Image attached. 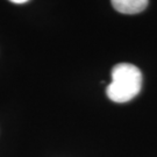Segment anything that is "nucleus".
Listing matches in <instances>:
<instances>
[{"label": "nucleus", "mask_w": 157, "mask_h": 157, "mask_svg": "<svg viewBox=\"0 0 157 157\" xmlns=\"http://www.w3.org/2000/svg\"><path fill=\"white\" fill-rule=\"evenodd\" d=\"M11 2H13V4H17V5H21V4H26L27 1H29V0H10Z\"/></svg>", "instance_id": "nucleus-3"}, {"label": "nucleus", "mask_w": 157, "mask_h": 157, "mask_svg": "<svg viewBox=\"0 0 157 157\" xmlns=\"http://www.w3.org/2000/svg\"><path fill=\"white\" fill-rule=\"evenodd\" d=\"M112 82L107 85L106 94L114 102H127L134 99L142 89V73L130 63H119L112 69Z\"/></svg>", "instance_id": "nucleus-1"}, {"label": "nucleus", "mask_w": 157, "mask_h": 157, "mask_svg": "<svg viewBox=\"0 0 157 157\" xmlns=\"http://www.w3.org/2000/svg\"><path fill=\"white\" fill-rule=\"evenodd\" d=\"M149 0H111L113 8L121 14H137L143 12Z\"/></svg>", "instance_id": "nucleus-2"}]
</instances>
